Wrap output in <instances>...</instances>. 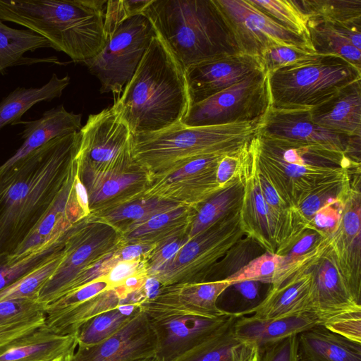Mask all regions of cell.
<instances>
[{
  "instance_id": "cell-1",
  "label": "cell",
  "mask_w": 361,
  "mask_h": 361,
  "mask_svg": "<svg viewBox=\"0 0 361 361\" xmlns=\"http://www.w3.org/2000/svg\"><path fill=\"white\" fill-rule=\"evenodd\" d=\"M79 132L51 140L0 166V260L11 255L47 212L73 166Z\"/></svg>"
},
{
  "instance_id": "cell-2",
  "label": "cell",
  "mask_w": 361,
  "mask_h": 361,
  "mask_svg": "<svg viewBox=\"0 0 361 361\" xmlns=\"http://www.w3.org/2000/svg\"><path fill=\"white\" fill-rule=\"evenodd\" d=\"M113 105L132 135L166 128L188 114L185 73L157 34Z\"/></svg>"
},
{
  "instance_id": "cell-3",
  "label": "cell",
  "mask_w": 361,
  "mask_h": 361,
  "mask_svg": "<svg viewBox=\"0 0 361 361\" xmlns=\"http://www.w3.org/2000/svg\"><path fill=\"white\" fill-rule=\"evenodd\" d=\"M106 0H0V19L47 39L73 62L96 56L105 45Z\"/></svg>"
},
{
  "instance_id": "cell-4",
  "label": "cell",
  "mask_w": 361,
  "mask_h": 361,
  "mask_svg": "<svg viewBox=\"0 0 361 361\" xmlns=\"http://www.w3.org/2000/svg\"><path fill=\"white\" fill-rule=\"evenodd\" d=\"M142 14L185 73L200 62L239 53L213 0H152Z\"/></svg>"
},
{
  "instance_id": "cell-5",
  "label": "cell",
  "mask_w": 361,
  "mask_h": 361,
  "mask_svg": "<svg viewBox=\"0 0 361 361\" xmlns=\"http://www.w3.org/2000/svg\"><path fill=\"white\" fill-rule=\"evenodd\" d=\"M259 124L188 126L180 122L157 132L132 135V152L152 180L197 158L241 150L257 135Z\"/></svg>"
},
{
  "instance_id": "cell-6",
  "label": "cell",
  "mask_w": 361,
  "mask_h": 361,
  "mask_svg": "<svg viewBox=\"0 0 361 361\" xmlns=\"http://www.w3.org/2000/svg\"><path fill=\"white\" fill-rule=\"evenodd\" d=\"M267 75L271 108L310 110L361 79V69L340 56L317 54Z\"/></svg>"
},
{
  "instance_id": "cell-7",
  "label": "cell",
  "mask_w": 361,
  "mask_h": 361,
  "mask_svg": "<svg viewBox=\"0 0 361 361\" xmlns=\"http://www.w3.org/2000/svg\"><path fill=\"white\" fill-rule=\"evenodd\" d=\"M157 337L155 357L170 361L221 327L233 314L216 317L181 301L170 286L139 303Z\"/></svg>"
},
{
  "instance_id": "cell-8",
  "label": "cell",
  "mask_w": 361,
  "mask_h": 361,
  "mask_svg": "<svg viewBox=\"0 0 361 361\" xmlns=\"http://www.w3.org/2000/svg\"><path fill=\"white\" fill-rule=\"evenodd\" d=\"M121 229L92 214L68 231L64 256L38 294L45 306L60 298L85 268L126 245Z\"/></svg>"
},
{
  "instance_id": "cell-9",
  "label": "cell",
  "mask_w": 361,
  "mask_h": 361,
  "mask_svg": "<svg viewBox=\"0 0 361 361\" xmlns=\"http://www.w3.org/2000/svg\"><path fill=\"white\" fill-rule=\"evenodd\" d=\"M79 133L75 160L80 175L110 173L139 165L132 152V133L114 105L90 115Z\"/></svg>"
},
{
  "instance_id": "cell-10",
  "label": "cell",
  "mask_w": 361,
  "mask_h": 361,
  "mask_svg": "<svg viewBox=\"0 0 361 361\" xmlns=\"http://www.w3.org/2000/svg\"><path fill=\"white\" fill-rule=\"evenodd\" d=\"M244 235L240 209L232 212L190 238L153 278L161 286L204 282L215 264Z\"/></svg>"
},
{
  "instance_id": "cell-11",
  "label": "cell",
  "mask_w": 361,
  "mask_h": 361,
  "mask_svg": "<svg viewBox=\"0 0 361 361\" xmlns=\"http://www.w3.org/2000/svg\"><path fill=\"white\" fill-rule=\"evenodd\" d=\"M156 35L150 21L142 14L122 22L106 40L102 50L85 64L101 84L100 92L119 98L133 76Z\"/></svg>"
},
{
  "instance_id": "cell-12",
  "label": "cell",
  "mask_w": 361,
  "mask_h": 361,
  "mask_svg": "<svg viewBox=\"0 0 361 361\" xmlns=\"http://www.w3.org/2000/svg\"><path fill=\"white\" fill-rule=\"evenodd\" d=\"M270 108L268 75L261 71L191 105L182 123L188 126L260 123Z\"/></svg>"
},
{
  "instance_id": "cell-13",
  "label": "cell",
  "mask_w": 361,
  "mask_h": 361,
  "mask_svg": "<svg viewBox=\"0 0 361 361\" xmlns=\"http://www.w3.org/2000/svg\"><path fill=\"white\" fill-rule=\"evenodd\" d=\"M242 173L244 195L240 217L245 235L255 240L265 251L279 255L306 228L299 219L283 217L265 202L257 180L251 145Z\"/></svg>"
},
{
  "instance_id": "cell-14",
  "label": "cell",
  "mask_w": 361,
  "mask_h": 361,
  "mask_svg": "<svg viewBox=\"0 0 361 361\" xmlns=\"http://www.w3.org/2000/svg\"><path fill=\"white\" fill-rule=\"evenodd\" d=\"M235 40L238 52L259 57L274 44L314 51L309 39L279 25L248 0H213Z\"/></svg>"
},
{
  "instance_id": "cell-15",
  "label": "cell",
  "mask_w": 361,
  "mask_h": 361,
  "mask_svg": "<svg viewBox=\"0 0 361 361\" xmlns=\"http://www.w3.org/2000/svg\"><path fill=\"white\" fill-rule=\"evenodd\" d=\"M225 154H212L194 159L172 173L152 179L142 197L192 207L201 204L221 189L216 172Z\"/></svg>"
},
{
  "instance_id": "cell-16",
  "label": "cell",
  "mask_w": 361,
  "mask_h": 361,
  "mask_svg": "<svg viewBox=\"0 0 361 361\" xmlns=\"http://www.w3.org/2000/svg\"><path fill=\"white\" fill-rule=\"evenodd\" d=\"M360 172L351 173L337 230L329 238L334 258L355 300L361 304Z\"/></svg>"
},
{
  "instance_id": "cell-17",
  "label": "cell",
  "mask_w": 361,
  "mask_h": 361,
  "mask_svg": "<svg viewBox=\"0 0 361 361\" xmlns=\"http://www.w3.org/2000/svg\"><path fill=\"white\" fill-rule=\"evenodd\" d=\"M157 337L140 308L118 331L94 345L77 346L70 361H136L155 357Z\"/></svg>"
},
{
  "instance_id": "cell-18",
  "label": "cell",
  "mask_w": 361,
  "mask_h": 361,
  "mask_svg": "<svg viewBox=\"0 0 361 361\" xmlns=\"http://www.w3.org/2000/svg\"><path fill=\"white\" fill-rule=\"evenodd\" d=\"M261 71L263 69L258 57L241 53L219 56L193 65L185 71L190 106Z\"/></svg>"
},
{
  "instance_id": "cell-19",
  "label": "cell",
  "mask_w": 361,
  "mask_h": 361,
  "mask_svg": "<svg viewBox=\"0 0 361 361\" xmlns=\"http://www.w3.org/2000/svg\"><path fill=\"white\" fill-rule=\"evenodd\" d=\"M258 133L319 146L345 154L350 137L314 123L311 119L310 110L272 108L260 122Z\"/></svg>"
},
{
  "instance_id": "cell-20",
  "label": "cell",
  "mask_w": 361,
  "mask_h": 361,
  "mask_svg": "<svg viewBox=\"0 0 361 361\" xmlns=\"http://www.w3.org/2000/svg\"><path fill=\"white\" fill-rule=\"evenodd\" d=\"M312 276L310 307L320 324L338 314L361 310L353 296L329 245L319 259L310 268Z\"/></svg>"
},
{
  "instance_id": "cell-21",
  "label": "cell",
  "mask_w": 361,
  "mask_h": 361,
  "mask_svg": "<svg viewBox=\"0 0 361 361\" xmlns=\"http://www.w3.org/2000/svg\"><path fill=\"white\" fill-rule=\"evenodd\" d=\"M79 176L87 190L92 214L140 198L151 181L148 173L140 165L123 171Z\"/></svg>"
},
{
  "instance_id": "cell-22",
  "label": "cell",
  "mask_w": 361,
  "mask_h": 361,
  "mask_svg": "<svg viewBox=\"0 0 361 361\" xmlns=\"http://www.w3.org/2000/svg\"><path fill=\"white\" fill-rule=\"evenodd\" d=\"M312 276L309 269H302L281 284L271 286L266 297L246 313L257 319L290 317L311 311L310 295Z\"/></svg>"
},
{
  "instance_id": "cell-23",
  "label": "cell",
  "mask_w": 361,
  "mask_h": 361,
  "mask_svg": "<svg viewBox=\"0 0 361 361\" xmlns=\"http://www.w3.org/2000/svg\"><path fill=\"white\" fill-rule=\"evenodd\" d=\"M307 27L310 45L316 54L340 56L361 69V22L309 19Z\"/></svg>"
},
{
  "instance_id": "cell-24",
  "label": "cell",
  "mask_w": 361,
  "mask_h": 361,
  "mask_svg": "<svg viewBox=\"0 0 361 361\" xmlns=\"http://www.w3.org/2000/svg\"><path fill=\"white\" fill-rule=\"evenodd\" d=\"M81 118L80 114L69 112L61 104L44 111L37 120L19 121L14 125L23 126L21 137L24 141L1 166L14 164L54 138L79 132L82 128Z\"/></svg>"
},
{
  "instance_id": "cell-25",
  "label": "cell",
  "mask_w": 361,
  "mask_h": 361,
  "mask_svg": "<svg viewBox=\"0 0 361 361\" xmlns=\"http://www.w3.org/2000/svg\"><path fill=\"white\" fill-rule=\"evenodd\" d=\"M361 79L339 90L325 102L310 109L312 121L331 131L361 135Z\"/></svg>"
},
{
  "instance_id": "cell-26",
  "label": "cell",
  "mask_w": 361,
  "mask_h": 361,
  "mask_svg": "<svg viewBox=\"0 0 361 361\" xmlns=\"http://www.w3.org/2000/svg\"><path fill=\"white\" fill-rule=\"evenodd\" d=\"M320 322L313 312H303L290 317L257 319L238 316L234 323V332L240 342L256 345L259 348L286 337L298 335Z\"/></svg>"
},
{
  "instance_id": "cell-27",
  "label": "cell",
  "mask_w": 361,
  "mask_h": 361,
  "mask_svg": "<svg viewBox=\"0 0 361 361\" xmlns=\"http://www.w3.org/2000/svg\"><path fill=\"white\" fill-rule=\"evenodd\" d=\"M78 345L76 335H61L45 324L15 341L0 354V361H56L73 354Z\"/></svg>"
},
{
  "instance_id": "cell-28",
  "label": "cell",
  "mask_w": 361,
  "mask_h": 361,
  "mask_svg": "<svg viewBox=\"0 0 361 361\" xmlns=\"http://www.w3.org/2000/svg\"><path fill=\"white\" fill-rule=\"evenodd\" d=\"M299 361H361V343L317 324L298 335Z\"/></svg>"
},
{
  "instance_id": "cell-29",
  "label": "cell",
  "mask_w": 361,
  "mask_h": 361,
  "mask_svg": "<svg viewBox=\"0 0 361 361\" xmlns=\"http://www.w3.org/2000/svg\"><path fill=\"white\" fill-rule=\"evenodd\" d=\"M198 207L183 205L157 214L133 230L123 231L124 240L126 244L157 245L188 234Z\"/></svg>"
},
{
  "instance_id": "cell-30",
  "label": "cell",
  "mask_w": 361,
  "mask_h": 361,
  "mask_svg": "<svg viewBox=\"0 0 361 361\" xmlns=\"http://www.w3.org/2000/svg\"><path fill=\"white\" fill-rule=\"evenodd\" d=\"M51 48L44 37L28 29H16L8 26L0 19V73L11 67L36 63H58L55 57L33 59L24 56L28 51Z\"/></svg>"
},
{
  "instance_id": "cell-31",
  "label": "cell",
  "mask_w": 361,
  "mask_h": 361,
  "mask_svg": "<svg viewBox=\"0 0 361 361\" xmlns=\"http://www.w3.org/2000/svg\"><path fill=\"white\" fill-rule=\"evenodd\" d=\"M69 83L68 75L59 78L53 73L40 87H17L0 102V129L20 121L21 116L37 103L60 97Z\"/></svg>"
},
{
  "instance_id": "cell-32",
  "label": "cell",
  "mask_w": 361,
  "mask_h": 361,
  "mask_svg": "<svg viewBox=\"0 0 361 361\" xmlns=\"http://www.w3.org/2000/svg\"><path fill=\"white\" fill-rule=\"evenodd\" d=\"M329 238L306 228L280 256L281 262L271 286H276L302 269H310L323 255Z\"/></svg>"
},
{
  "instance_id": "cell-33",
  "label": "cell",
  "mask_w": 361,
  "mask_h": 361,
  "mask_svg": "<svg viewBox=\"0 0 361 361\" xmlns=\"http://www.w3.org/2000/svg\"><path fill=\"white\" fill-rule=\"evenodd\" d=\"M122 304V299L116 288H108L93 298L44 324L52 331L61 335H76L79 329L94 317Z\"/></svg>"
},
{
  "instance_id": "cell-34",
  "label": "cell",
  "mask_w": 361,
  "mask_h": 361,
  "mask_svg": "<svg viewBox=\"0 0 361 361\" xmlns=\"http://www.w3.org/2000/svg\"><path fill=\"white\" fill-rule=\"evenodd\" d=\"M242 170L243 166L240 174L232 183L199 206L188 232L190 238L231 212L240 209L244 195Z\"/></svg>"
},
{
  "instance_id": "cell-35",
  "label": "cell",
  "mask_w": 361,
  "mask_h": 361,
  "mask_svg": "<svg viewBox=\"0 0 361 361\" xmlns=\"http://www.w3.org/2000/svg\"><path fill=\"white\" fill-rule=\"evenodd\" d=\"M68 228L35 249L20 255H10L1 259L0 291L61 250L64 247Z\"/></svg>"
},
{
  "instance_id": "cell-36",
  "label": "cell",
  "mask_w": 361,
  "mask_h": 361,
  "mask_svg": "<svg viewBox=\"0 0 361 361\" xmlns=\"http://www.w3.org/2000/svg\"><path fill=\"white\" fill-rule=\"evenodd\" d=\"M180 206L183 205L156 197H142L93 215L119 227L123 232L133 230L157 214Z\"/></svg>"
},
{
  "instance_id": "cell-37",
  "label": "cell",
  "mask_w": 361,
  "mask_h": 361,
  "mask_svg": "<svg viewBox=\"0 0 361 361\" xmlns=\"http://www.w3.org/2000/svg\"><path fill=\"white\" fill-rule=\"evenodd\" d=\"M240 315L233 313L217 330L170 361H230L232 350L240 343L234 332Z\"/></svg>"
},
{
  "instance_id": "cell-38",
  "label": "cell",
  "mask_w": 361,
  "mask_h": 361,
  "mask_svg": "<svg viewBox=\"0 0 361 361\" xmlns=\"http://www.w3.org/2000/svg\"><path fill=\"white\" fill-rule=\"evenodd\" d=\"M138 310L139 303L122 304L94 317L76 334L77 346H89L108 338L127 323Z\"/></svg>"
},
{
  "instance_id": "cell-39",
  "label": "cell",
  "mask_w": 361,
  "mask_h": 361,
  "mask_svg": "<svg viewBox=\"0 0 361 361\" xmlns=\"http://www.w3.org/2000/svg\"><path fill=\"white\" fill-rule=\"evenodd\" d=\"M233 285L229 281L221 280L170 286L175 295L187 305L220 317L231 312L220 309L216 305L217 300Z\"/></svg>"
},
{
  "instance_id": "cell-40",
  "label": "cell",
  "mask_w": 361,
  "mask_h": 361,
  "mask_svg": "<svg viewBox=\"0 0 361 361\" xmlns=\"http://www.w3.org/2000/svg\"><path fill=\"white\" fill-rule=\"evenodd\" d=\"M307 18L336 23L361 22V0H293Z\"/></svg>"
},
{
  "instance_id": "cell-41",
  "label": "cell",
  "mask_w": 361,
  "mask_h": 361,
  "mask_svg": "<svg viewBox=\"0 0 361 361\" xmlns=\"http://www.w3.org/2000/svg\"><path fill=\"white\" fill-rule=\"evenodd\" d=\"M348 171L331 178L317 185L310 195L295 209L302 224L305 226L316 212L327 204L343 197L349 190L351 173Z\"/></svg>"
},
{
  "instance_id": "cell-42",
  "label": "cell",
  "mask_w": 361,
  "mask_h": 361,
  "mask_svg": "<svg viewBox=\"0 0 361 361\" xmlns=\"http://www.w3.org/2000/svg\"><path fill=\"white\" fill-rule=\"evenodd\" d=\"M66 243V242H65ZM65 252L64 247L32 271L0 291V300L37 299L38 294L58 268Z\"/></svg>"
},
{
  "instance_id": "cell-43",
  "label": "cell",
  "mask_w": 361,
  "mask_h": 361,
  "mask_svg": "<svg viewBox=\"0 0 361 361\" xmlns=\"http://www.w3.org/2000/svg\"><path fill=\"white\" fill-rule=\"evenodd\" d=\"M248 1L279 25L308 39L307 20L297 8L293 0Z\"/></svg>"
},
{
  "instance_id": "cell-44",
  "label": "cell",
  "mask_w": 361,
  "mask_h": 361,
  "mask_svg": "<svg viewBox=\"0 0 361 361\" xmlns=\"http://www.w3.org/2000/svg\"><path fill=\"white\" fill-rule=\"evenodd\" d=\"M259 249L263 248L252 238L247 235L245 238H242L215 264L208 278L215 273L217 274L215 281L226 279L250 260L259 256Z\"/></svg>"
},
{
  "instance_id": "cell-45",
  "label": "cell",
  "mask_w": 361,
  "mask_h": 361,
  "mask_svg": "<svg viewBox=\"0 0 361 361\" xmlns=\"http://www.w3.org/2000/svg\"><path fill=\"white\" fill-rule=\"evenodd\" d=\"M281 262L280 255L265 251L225 280L232 282L233 285L246 281L272 284Z\"/></svg>"
},
{
  "instance_id": "cell-46",
  "label": "cell",
  "mask_w": 361,
  "mask_h": 361,
  "mask_svg": "<svg viewBox=\"0 0 361 361\" xmlns=\"http://www.w3.org/2000/svg\"><path fill=\"white\" fill-rule=\"evenodd\" d=\"M46 306L37 299L0 300V327L45 321Z\"/></svg>"
},
{
  "instance_id": "cell-47",
  "label": "cell",
  "mask_w": 361,
  "mask_h": 361,
  "mask_svg": "<svg viewBox=\"0 0 361 361\" xmlns=\"http://www.w3.org/2000/svg\"><path fill=\"white\" fill-rule=\"evenodd\" d=\"M314 51L294 47L274 44L268 48L259 57L262 69L267 74L298 62L314 58Z\"/></svg>"
},
{
  "instance_id": "cell-48",
  "label": "cell",
  "mask_w": 361,
  "mask_h": 361,
  "mask_svg": "<svg viewBox=\"0 0 361 361\" xmlns=\"http://www.w3.org/2000/svg\"><path fill=\"white\" fill-rule=\"evenodd\" d=\"M106 289H108L107 283L99 279L60 297L46 306L45 320L51 319L68 311Z\"/></svg>"
},
{
  "instance_id": "cell-49",
  "label": "cell",
  "mask_w": 361,
  "mask_h": 361,
  "mask_svg": "<svg viewBox=\"0 0 361 361\" xmlns=\"http://www.w3.org/2000/svg\"><path fill=\"white\" fill-rule=\"evenodd\" d=\"M151 1L152 0L107 1L104 15V35L106 42L122 22L130 17L142 14L144 9Z\"/></svg>"
},
{
  "instance_id": "cell-50",
  "label": "cell",
  "mask_w": 361,
  "mask_h": 361,
  "mask_svg": "<svg viewBox=\"0 0 361 361\" xmlns=\"http://www.w3.org/2000/svg\"><path fill=\"white\" fill-rule=\"evenodd\" d=\"M190 238L185 234L157 245L146 256L145 271L148 277H153L162 270Z\"/></svg>"
},
{
  "instance_id": "cell-51",
  "label": "cell",
  "mask_w": 361,
  "mask_h": 361,
  "mask_svg": "<svg viewBox=\"0 0 361 361\" xmlns=\"http://www.w3.org/2000/svg\"><path fill=\"white\" fill-rule=\"evenodd\" d=\"M347 193L341 198L327 204L318 210L305 226V228L314 230L330 238L338 227Z\"/></svg>"
},
{
  "instance_id": "cell-52",
  "label": "cell",
  "mask_w": 361,
  "mask_h": 361,
  "mask_svg": "<svg viewBox=\"0 0 361 361\" xmlns=\"http://www.w3.org/2000/svg\"><path fill=\"white\" fill-rule=\"evenodd\" d=\"M322 324L345 338L361 343V310L338 314Z\"/></svg>"
},
{
  "instance_id": "cell-53",
  "label": "cell",
  "mask_w": 361,
  "mask_h": 361,
  "mask_svg": "<svg viewBox=\"0 0 361 361\" xmlns=\"http://www.w3.org/2000/svg\"><path fill=\"white\" fill-rule=\"evenodd\" d=\"M259 361H299L298 335L259 348Z\"/></svg>"
},
{
  "instance_id": "cell-54",
  "label": "cell",
  "mask_w": 361,
  "mask_h": 361,
  "mask_svg": "<svg viewBox=\"0 0 361 361\" xmlns=\"http://www.w3.org/2000/svg\"><path fill=\"white\" fill-rule=\"evenodd\" d=\"M250 145L236 152L225 154L221 159L216 172V181L221 188L229 185L240 174Z\"/></svg>"
},
{
  "instance_id": "cell-55",
  "label": "cell",
  "mask_w": 361,
  "mask_h": 361,
  "mask_svg": "<svg viewBox=\"0 0 361 361\" xmlns=\"http://www.w3.org/2000/svg\"><path fill=\"white\" fill-rule=\"evenodd\" d=\"M145 262L146 257L134 260L121 261L99 280L104 281L108 285V288H115L129 276L145 271Z\"/></svg>"
},
{
  "instance_id": "cell-56",
  "label": "cell",
  "mask_w": 361,
  "mask_h": 361,
  "mask_svg": "<svg viewBox=\"0 0 361 361\" xmlns=\"http://www.w3.org/2000/svg\"><path fill=\"white\" fill-rule=\"evenodd\" d=\"M44 321H35L0 327V354L15 341L32 332Z\"/></svg>"
},
{
  "instance_id": "cell-57",
  "label": "cell",
  "mask_w": 361,
  "mask_h": 361,
  "mask_svg": "<svg viewBox=\"0 0 361 361\" xmlns=\"http://www.w3.org/2000/svg\"><path fill=\"white\" fill-rule=\"evenodd\" d=\"M230 361H259V348L252 343L240 342L232 350Z\"/></svg>"
},
{
  "instance_id": "cell-58",
  "label": "cell",
  "mask_w": 361,
  "mask_h": 361,
  "mask_svg": "<svg viewBox=\"0 0 361 361\" xmlns=\"http://www.w3.org/2000/svg\"><path fill=\"white\" fill-rule=\"evenodd\" d=\"M74 189L75 192V196L77 201L85 214L86 216L90 214V210L89 207V199L87 190L82 183L81 182L78 173V172L76 173L75 181H74Z\"/></svg>"
},
{
  "instance_id": "cell-59",
  "label": "cell",
  "mask_w": 361,
  "mask_h": 361,
  "mask_svg": "<svg viewBox=\"0 0 361 361\" xmlns=\"http://www.w3.org/2000/svg\"><path fill=\"white\" fill-rule=\"evenodd\" d=\"M72 355L73 354L66 355L64 357L59 358V360H57L56 361H68L70 360V358L71 357Z\"/></svg>"
},
{
  "instance_id": "cell-60",
  "label": "cell",
  "mask_w": 361,
  "mask_h": 361,
  "mask_svg": "<svg viewBox=\"0 0 361 361\" xmlns=\"http://www.w3.org/2000/svg\"><path fill=\"white\" fill-rule=\"evenodd\" d=\"M136 361H159V360L155 357H149V358L138 360H136Z\"/></svg>"
},
{
  "instance_id": "cell-61",
  "label": "cell",
  "mask_w": 361,
  "mask_h": 361,
  "mask_svg": "<svg viewBox=\"0 0 361 361\" xmlns=\"http://www.w3.org/2000/svg\"><path fill=\"white\" fill-rule=\"evenodd\" d=\"M70 360H71V358H70ZM70 360L68 361H70Z\"/></svg>"
}]
</instances>
